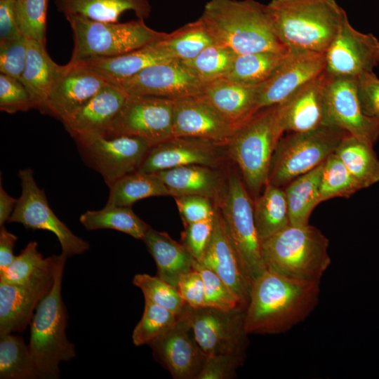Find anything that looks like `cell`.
<instances>
[{
    "instance_id": "obj_6",
    "label": "cell",
    "mask_w": 379,
    "mask_h": 379,
    "mask_svg": "<svg viewBox=\"0 0 379 379\" xmlns=\"http://www.w3.org/2000/svg\"><path fill=\"white\" fill-rule=\"evenodd\" d=\"M284 132L276 105L259 109L237 126L225 145L254 199L267 184L272 157Z\"/></svg>"
},
{
    "instance_id": "obj_41",
    "label": "cell",
    "mask_w": 379,
    "mask_h": 379,
    "mask_svg": "<svg viewBox=\"0 0 379 379\" xmlns=\"http://www.w3.org/2000/svg\"><path fill=\"white\" fill-rule=\"evenodd\" d=\"M237 54L229 48L213 44L194 58L182 61L204 84L225 78Z\"/></svg>"
},
{
    "instance_id": "obj_43",
    "label": "cell",
    "mask_w": 379,
    "mask_h": 379,
    "mask_svg": "<svg viewBox=\"0 0 379 379\" xmlns=\"http://www.w3.org/2000/svg\"><path fill=\"white\" fill-rule=\"evenodd\" d=\"M133 284L142 292L145 299L178 315L185 302L178 289L159 277L147 274H135Z\"/></svg>"
},
{
    "instance_id": "obj_32",
    "label": "cell",
    "mask_w": 379,
    "mask_h": 379,
    "mask_svg": "<svg viewBox=\"0 0 379 379\" xmlns=\"http://www.w3.org/2000/svg\"><path fill=\"white\" fill-rule=\"evenodd\" d=\"M323 166L324 162L284 187L290 225H308L313 210L321 202L319 189Z\"/></svg>"
},
{
    "instance_id": "obj_42",
    "label": "cell",
    "mask_w": 379,
    "mask_h": 379,
    "mask_svg": "<svg viewBox=\"0 0 379 379\" xmlns=\"http://www.w3.org/2000/svg\"><path fill=\"white\" fill-rule=\"evenodd\" d=\"M177 321V314L145 299L142 318L133 331V343L135 346L148 345L170 331Z\"/></svg>"
},
{
    "instance_id": "obj_31",
    "label": "cell",
    "mask_w": 379,
    "mask_h": 379,
    "mask_svg": "<svg viewBox=\"0 0 379 379\" xmlns=\"http://www.w3.org/2000/svg\"><path fill=\"white\" fill-rule=\"evenodd\" d=\"M55 4L65 18L77 15L102 22H117L127 11L145 20L152 11L149 0H55Z\"/></svg>"
},
{
    "instance_id": "obj_50",
    "label": "cell",
    "mask_w": 379,
    "mask_h": 379,
    "mask_svg": "<svg viewBox=\"0 0 379 379\" xmlns=\"http://www.w3.org/2000/svg\"><path fill=\"white\" fill-rule=\"evenodd\" d=\"M184 226L215 215L218 206L209 198L199 195L174 197Z\"/></svg>"
},
{
    "instance_id": "obj_38",
    "label": "cell",
    "mask_w": 379,
    "mask_h": 379,
    "mask_svg": "<svg viewBox=\"0 0 379 379\" xmlns=\"http://www.w3.org/2000/svg\"><path fill=\"white\" fill-rule=\"evenodd\" d=\"M159 41L173 59L181 61L194 58L204 49L215 44L200 18L171 33H166Z\"/></svg>"
},
{
    "instance_id": "obj_18",
    "label": "cell",
    "mask_w": 379,
    "mask_h": 379,
    "mask_svg": "<svg viewBox=\"0 0 379 379\" xmlns=\"http://www.w3.org/2000/svg\"><path fill=\"white\" fill-rule=\"evenodd\" d=\"M227 157L224 145L196 138L173 137L152 146L138 171L155 173L187 165L218 168Z\"/></svg>"
},
{
    "instance_id": "obj_25",
    "label": "cell",
    "mask_w": 379,
    "mask_h": 379,
    "mask_svg": "<svg viewBox=\"0 0 379 379\" xmlns=\"http://www.w3.org/2000/svg\"><path fill=\"white\" fill-rule=\"evenodd\" d=\"M200 262L220 277L238 298L241 305L246 308L251 282L230 239L218 207L213 233Z\"/></svg>"
},
{
    "instance_id": "obj_29",
    "label": "cell",
    "mask_w": 379,
    "mask_h": 379,
    "mask_svg": "<svg viewBox=\"0 0 379 379\" xmlns=\"http://www.w3.org/2000/svg\"><path fill=\"white\" fill-rule=\"evenodd\" d=\"M142 240L156 262L157 277L177 288L180 276L194 270V257L182 243L151 227Z\"/></svg>"
},
{
    "instance_id": "obj_51",
    "label": "cell",
    "mask_w": 379,
    "mask_h": 379,
    "mask_svg": "<svg viewBox=\"0 0 379 379\" xmlns=\"http://www.w3.org/2000/svg\"><path fill=\"white\" fill-rule=\"evenodd\" d=\"M357 95L363 113L379 124V79L372 72L357 78Z\"/></svg>"
},
{
    "instance_id": "obj_37",
    "label": "cell",
    "mask_w": 379,
    "mask_h": 379,
    "mask_svg": "<svg viewBox=\"0 0 379 379\" xmlns=\"http://www.w3.org/2000/svg\"><path fill=\"white\" fill-rule=\"evenodd\" d=\"M287 53L265 51L237 54L225 78L243 85L260 86L271 77Z\"/></svg>"
},
{
    "instance_id": "obj_19",
    "label": "cell",
    "mask_w": 379,
    "mask_h": 379,
    "mask_svg": "<svg viewBox=\"0 0 379 379\" xmlns=\"http://www.w3.org/2000/svg\"><path fill=\"white\" fill-rule=\"evenodd\" d=\"M235 128L201 94L174 100L173 137L196 138L225 146Z\"/></svg>"
},
{
    "instance_id": "obj_34",
    "label": "cell",
    "mask_w": 379,
    "mask_h": 379,
    "mask_svg": "<svg viewBox=\"0 0 379 379\" xmlns=\"http://www.w3.org/2000/svg\"><path fill=\"white\" fill-rule=\"evenodd\" d=\"M255 227L261 242L290 225L284 190L267 184L253 201Z\"/></svg>"
},
{
    "instance_id": "obj_13",
    "label": "cell",
    "mask_w": 379,
    "mask_h": 379,
    "mask_svg": "<svg viewBox=\"0 0 379 379\" xmlns=\"http://www.w3.org/2000/svg\"><path fill=\"white\" fill-rule=\"evenodd\" d=\"M58 255L46 262L22 284L0 282V335L22 332L30 324L36 307L54 282Z\"/></svg>"
},
{
    "instance_id": "obj_55",
    "label": "cell",
    "mask_w": 379,
    "mask_h": 379,
    "mask_svg": "<svg viewBox=\"0 0 379 379\" xmlns=\"http://www.w3.org/2000/svg\"><path fill=\"white\" fill-rule=\"evenodd\" d=\"M18 237L3 225L0 229V273L14 260L13 248Z\"/></svg>"
},
{
    "instance_id": "obj_22",
    "label": "cell",
    "mask_w": 379,
    "mask_h": 379,
    "mask_svg": "<svg viewBox=\"0 0 379 379\" xmlns=\"http://www.w3.org/2000/svg\"><path fill=\"white\" fill-rule=\"evenodd\" d=\"M148 345L176 379H197L206 359L191 327L178 317L170 331Z\"/></svg>"
},
{
    "instance_id": "obj_56",
    "label": "cell",
    "mask_w": 379,
    "mask_h": 379,
    "mask_svg": "<svg viewBox=\"0 0 379 379\" xmlns=\"http://www.w3.org/2000/svg\"><path fill=\"white\" fill-rule=\"evenodd\" d=\"M18 199L11 197L0 184V226H3L11 215Z\"/></svg>"
},
{
    "instance_id": "obj_26",
    "label": "cell",
    "mask_w": 379,
    "mask_h": 379,
    "mask_svg": "<svg viewBox=\"0 0 379 379\" xmlns=\"http://www.w3.org/2000/svg\"><path fill=\"white\" fill-rule=\"evenodd\" d=\"M155 174L173 197L203 196L211 199L218 207L226 192L227 178H224L218 168L187 165L160 171Z\"/></svg>"
},
{
    "instance_id": "obj_30",
    "label": "cell",
    "mask_w": 379,
    "mask_h": 379,
    "mask_svg": "<svg viewBox=\"0 0 379 379\" xmlns=\"http://www.w3.org/2000/svg\"><path fill=\"white\" fill-rule=\"evenodd\" d=\"M47 53L45 46L27 39L26 63L21 82L29 91L35 108L43 110L48 95L65 69Z\"/></svg>"
},
{
    "instance_id": "obj_2",
    "label": "cell",
    "mask_w": 379,
    "mask_h": 379,
    "mask_svg": "<svg viewBox=\"0 0 379 379\" xmlns=\"http://www.w3.org/2000/svg\"><path fill=\"white\" fill-rule=\"evenodd\" d=\"M199 18L215 44L236 54L287 53L275 33L267 4L255 0H210Z\"/></svg>"
},
{
    "instance_id": "obj_11",
    "label": "cell",
    "mask_w": 379,
    "mask_h": 379,
    "mask_svg": "<svg viewBox=\"0 0 379 379\" xmlns=\"http://www.w3.org/2000/svg\"><path fill=\"white\" fill-rule=\"evenodd\" d=\"M18 176L22 193L7 222L20 223L27 229L51 232L57 237L62 253L67 258L88 251V242L74 234L51 209L44 191L36 185L33 171L20 170Z\"/></svg>"
},
{
    "instance_id": "obj_44",
    "label": "cell",
    "mask_w": 379,
    "mask_h": 379,
    "mask_svg": "<svg viewBox=\"0 0 379 379\" xmlns=\"http://www.w3.org/2000/svg\"><path fill=\"white\" fill-rule=\"evenodd\" d=\"M48 0H16L15 11L22 35L45 46Z\"/></svg>"
},
{
    "instance_id": "obj_3",
    "label": "cell",
    "mask_w": 379,
    "mask_h": 379,
    "mask_svg": "<svg viewBox=\"0 0 379 379\" xmlns=\"http://www.w3.org/2000/svg\"><path fill=\"white\" fill-rule=\"evenodd\" d=\"M267 5L288 53H325L348 20L335 0H272Z\"/></svg>"
},
{
    "instance_id": "obj_4",
    "label": "cell",
    "mask_w": 379,
    "mask_h": 379,
    "mask_svg": "<svg viewBox=\"0 0 379 379\" xmlns=\"http://www.w3.org/2000/svg\"><path fill=\"white\" fill-rule=\"evenodd\" d=\"M328 238L310 225L286 227L261 242L266 269L289 279L320 282L331 262Z\"/></svg>"
},
{
    "instance_id": "obj_52",
    "label": "cell",
    "mask_w": 379,
    "mask_h": 379,
    "mask_svg": "<svg viewBox=\"0 0 379 379\" xmlns=\"http://www.w3.org/2000/svg\"><path fill=\"white\" fill-rule=\"evenodd\" d=\"M244 357L234 354L206 357L197 379H227L235 375L237 368Z\"/></svg>"
},
{
    "instance_id": "obj_23",
    "label": "cell",
    "mask_w": 379,
    "mask_h": 379,
    "mask_svg": "<svg viewBox=\"0 0 379 379\" xmlns=\"http://www.w3.org/2000/svg\"><path fill=\"white\" fill-rule=\"evenodd\" d=\"M128 95L120 86L107 84L62 121L65 129L77 142L105 136Z\"/></svg>"
},
{
    "instance_id": "obj_21",
    "label": "cell",
    "mask_w": 379,
    "mask_h": 379,
    "mask_svg": "<svg viewBox=\"0 0 379 379\" xmlns=\"http://www.w3.org/2000/svg\"><path fill=\"white\" fill-rule=\"evenodd\" d=\"M109 82L81 62H68L52 87L42 112L62 121Z\"/></svg>"
},
{
    "instance_id": "obj_8",
    "label": "cell",
    "mask_w": 379,
    "mask_h": 379,
    "mask_svg": "<svg viewBox=\"0 0 379 379\" xmlns=\"http://www.w3.org/2000/svg\"><path fill=\"white\" fill-rule=\"evenodd\" d=\"M347 133L338 127L323 125L281 137L272 157L267 183L284 187L317 167L335 152Z\"/></svg>"
},
{
    "instance_id": "obj_39",
    "label": "cell",
    "mask_w": 379,
    "mask_h": 379,
    "mask_svg": "<svg viewBox=\"0 0 379 379\" xmlns=\"http://www.w3.org/2000/svg\"><path fill=\"white\" fill-rule=\"evenodd\" d=\"M0 378H40L29 345L21 337L0 335Z\"/></svg>"
},
{
    "instance_id": "obj_53",
    "label": "cell",
    "mask_w": 379,
    "mask_h": 379,
    "mask_svg": "<svg viewBox=\"0 0 379 379\" xmlns=\"http://www.w3.org/2000/svg\"><path fill=\"white\" fill-rule=\"evenodd\" d=\"M177 289L185 304L194 307L205 306L204 284L197 270H192L181 275Z\"/></svg>"
},
{
    "instance_id": "obj_16",
    "label": "cell",
    "mask_w": 379,
    "mask_h": 379,
    "mask_svg": "<svg viewBox=\"0 0 379 379\" xmlns=\"http://www.w3.org/2000/svg\"><path fill=\"white\" fill-rule=\"evenodd\" d=\"M324 125L338 127L371 145L379 138V124L362 112L357 78L330 76L325 95Z\"/></svg>"
},
{
    "instance_id": "obj_20",
    "label": "cell",
    "mask_w": 379,
    "mask_h": 379,
    "mask_svg": "<svg viewBox=\"0 0 379 379\" xmlns=\"http://www.w3.org/2000/svg\"><path fill=\"white\" fill-rule=\"evenodd\" d=\"M325 70V53H288L260 87L258 109L279 105Z\"/></svg>"
},
{
    "instance_id": "obj_48",
    "label": "cell",
    "mask_w": 379,
    "mask_h": 379,
    "mask_svg": "<svg viewBox=\"0 0 379 379\" xmlns=\"http://www.w3.org/2000/svg\"><path fill=\"white\" fill-rule=\"evenodd\" d=\"M27 39L19 38L0 41V72L19 80L26 63Z\"/></svg>"
},
{
    "instance_id": "obj_46",
    "label": "cell",
    "mask_w": 379,
    "mask_h": 379,
    "mask_svg": "<svg viewBox=\"0 0 379 379\" xmlns=\"http://www.w3.org/2000/svg\"><path fill=\"white\" fill-rule=\"evenodd\" d=\"M36 241H29L11 264L0 273V282L22 284L46 262L38 251Z\"/></svg>"
},
{
    "instance_id": "obj_10",
    "label": "cell",
    "mask_w": 379,
    "mask_h": 379,
    "mask_svg": "<svg viewBox=\"0 0 379 379\" xmlns=\"http://www.w3.org/2000/svg\"><path fill=\"white\" fill-rule=\"evenodd\" d=\"M246 308L225 311L184 305L178 317L187 324L206 357L234 354L244 357L246 335Z\"/></svg>"
},
{
    "instance_id": "obj_33",
    "label": "cell",
    "mask_w": 379,
    "mask_h": 379,
    "mask_svg": "<svg viewBox=\"0 0 379 379\" xmlns=\"http://www.w3.org/2000/svg\"><path fill=\"white\" fill-rule=\"evenodd\" d=\"M373 146L347 133L335 151L362 189L379 182V160Z\"/></svg>"
},
{
    "instance_id": "obj_17",
    "label": "cell",
    "mask_w": 379,
    "mask_h": 379,
    "mask_svg": "<svg viewBox=\"0 0 379 379\" xmlns=\"http://www.w3.org/2000/svg\"><path fill=\"white\" fill-rule=\"evenodd\" d=\"M378 64L379 40L355 29L349 20L325 53V70L331 77L357 78Z\"/></svg>"
},
{
    "instance_id": "obj_27",
    "label": "cell",
    "mask_w": 379,
    "mask_h": 379,
    "mask_svg": "<svg viewBox=\"0 0 379 379\" xmlns=\"http://www.w3.org/2000/svg\"><path fill=\"white\" fill-rule=\"evenodd\" d=\"M260 87L221 78L206 83L201 95L237 128L259 110Z\"/></svg>"
},
{
    "instance_id": "obj_40",
    "label": "cell",
    "mask_w": 379,
    "mask_h": 379,
    "mask_svg": "<svg viewBox=\"0 0 379 379\" xmlns=\"http://www.w3.org/2000/svg\"><path fill=\"white\" fill-rule=\"evenodd\" d=\"M319 190L322 202L337 197L349 198L362 187L334 152L324 162Z\"/></svg>"
},
{
    "instance_id": "obj_5",
    "label": "cell",
    "mask_w": 379,
    "mask_h": 379,
    "mask_svg": "<svg viewBox=\"0 0 379 379\" xmlns=\"http://www.w3.org/2000/svg\"><path fill=\"white\" fill-rule=\"evenodd\" d=\"M66 259L63 253L58 255L52 288L36 307L30 323L29 347L43 379H58L60 364L76 357L75 347L66 335L67 314L61 295Z\"/></svg>"
},
{
    "instance_id": "obj_1",
    "label": "cell",
    "mask_w": 379,
    "mask_h": 379,
    "mask_svg": "<svg viewBox=\"0 0 379 379\" xmlns=\"http://www.w3.org/2000/svg\"><path fill=\"white\" fill-rule=\"evenodd\" d=\"M319 294L320 282L295 280L267 269L251 285L244 319L247 333L286 332L310 314Z\"/></svg>"
},
{
    "instance_id": "obj_15",
    "label": "cell",
    "mask_w": 379,
    "mask_h": 379,
    "mask_svg": "<svg viewBox=\"0 0 379 379\" xmlns=\"http://www.w3.org/2000/svg\"><path fill=\"white\" fill-rule=\"evenodd\" d=\"M204 83L181 60L152 65L117 86L129 95L176 100L202 93Z\"/></svg>"
},
{
    "instance_id": "obj_47",
    "label": "cell",
    "mask_w": 379,
    "mask_h": 379,
    "mask_svg": "<svg viewBox=\"0 0 379 379\" xmlns=\"http://www.w3.org/2000/svg\"><path fill=\"white\" fill-rule=\"evenodd\" d=\"M35 108L31 95L20 80L0 74V109L7 113Z\"/></svg>"
},
{
    "instance_id": "obj_49",
    "label": "cell",
    "mask_w": 379,
    "mask_h": 379,
    "mask_svg": "<svg viewBox=\"0 0 379 379\" xmlns=\"http://www.w3.org/2000/svg\"><path fill=\"white\" fill-rule=\"evenodd\" d=\"M217 212V211H216ZM215 215L208 219L185 226L182 244L194 258L201 262L211 241L215 226Z\"/></svg>"
},
{
    "instance_id": "obj_28",
    "label": "cell",
    "mask_w": 379,
    "mask_h": 379,
    "mask_svg": "<svg viewBox=\"0 0 379 379\" xmlns=\"http://www.w3.org/2000/svg\"><path fill=\"white\" fill-rule=\"evenodd\" d=\"M160 39L126 54L81 63L109 83L118 85L152 65L175 60L161 44Z\"/></svg>"
},
{
    "instance_id": "obj_45",
    "label": "cell",
    "mask_w": 379,
    "mask_h": 379,
    "mask_svg": "<svg viewBox=\"0 0 379 379\" xmlns=\"http://www.w3.org/2000/svg\"><path fill=\"white\" fill-rule=\"evenodd\" d=\"M193 269L201 275L205 291V306L218 308L225 311L244 307L228 286L211 270L196 260Z\"/></svg>"
},
{
    "instance_id": "obj_54",
    "label": "cell",
    "mask_w": 379,
    "mask_h": 379,
    "mask_svg": "<svg viewBox=\"0 0 379 379\" xmlns=\"http://www.w3.org/2000/svg\"><path fill=\"white\" fill-rule=\"evenodd\" d=\"M16 0H0V41L22 36L15 11Z\"/></svg>"
},
{
    "instance_id": "obj_36",
    "label": "cell",
    "mask_w": 379,
    "mask_h": 379,
    "mask_svg": "<svg viewBox=\"0 0 379 379\" xmlns=\"http://www.w3.org/2000/svg\"><path fill=\"white\" fill-rule=\"evenodd\" d=\"M87 230H114L142 239L149 226L131 207L107 205L98 211H87L79 218Z\"/></svg>"
},
{
    "instance_id": "obj_24",
    "label": "cell",
    "mask_w": 379,
    "mask_h": 379,
    "mask_svg": "<svg viewBox=\"0 0 379 379\" xmlns=\"http://www.w3.org/2000/svg\"><path fill=\"white\" fill-rule=\"evenodd\" d=\"M329 78L324 70L277 105L284 132H305L324 125L326 88Z\"/></svg>"
},
{
    "instance_id": "obj_14",
    "label": "cell",
    "mask_w": 379,
    "mask_h": 379,
    "mask_svg": "<svg viewBox=\"0 0 379 379\" xmlns=\"http://www.w3.org/2000/svg\"><path fill=\"white\" fill-rule=\"evenodd\" d=\"M77 143L86 161L108 186L138 170L152 146L143 138L125 135L99 136Z\"/></svg>"
},
{
    "instance_id": "obj_35",
    "label": "cell",
    "mask_w": 379,
    "mask_h": 379,
    "mask_svg": "<svg viewBox=\"0 0 379 379\" xmlns=\"http://www.w3.org/2000/svg\"><path fill=\"white\" fill-rule=\"evenodd\" d=\"M109 187L106 204L117 206L131 207L145 198L171 196L168 187L155 173L138 170L121 177Z\"/></svg>"
},
{
    "instance_id": "obj_7",
    "label": "cell",
    "mask_w": 379,
    "mask_h": 379,
    "mask_svg": "<svg viewBox=\"0 0 379 379\" xmlns=\"http://www.w3.org/2000/svg\"><path fill=\"white\" fill-rule=\"evenodd\" d=\"M66 19L73 32L72 63L126 54L166 34L149 27L142 19L124 23L97 21L77 15Z\"/></svg>"
},
{
    "instance_id": "obj_9",
    "label": "cell",
    "mask_w": 379,
    "mask_h": 379,
    "mask_svg": "<svg viewBox=\"0 0 379 379\" xmlns=\"http://www.w3.org/2000/svg\"><path fill=\"white\" fill-rule=\"evenodd\" d=\"M218 208L251 285L267 269L254 221L253 201L242 178L233 170L227 175L226 192Z\"/></svg>"
},
{
    "instance_id": "obj_12",
    "label": "cell",
    "mask_w": 379,
    "mask_h": 379,
    "mask_svg": "<svg viewBox=\"0 0 379 379\" xmlns=\"http://www.w3.org/2000/svg\"><path fill=\"white\" fill-rule=\"evenodd\" d=\"M174 100L146 95H128L105 137L133 135L152 146L173 137Z\"/></svg>"
}]
</instances>
